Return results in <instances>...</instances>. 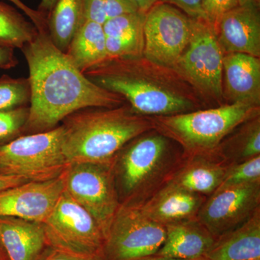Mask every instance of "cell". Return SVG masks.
Wrapping results in <instances>:
<instances>
[{
	"label": "cell",
	"instance_id": "obj_41",
	"mask_svg": "<svg viewBox=\"0 0 260 260\" xmlns=\"http://www.w3.org/2000/svg\"><path fill=\"white\" fill-rule=\"evenodd\" d=\"M239 5L259 4V0H238Z\"/></svg>",
	"mask_w": 260,
	"mask_h": 260
},
{
	"label": "cell",
	"instance_id": "obj_16",
	"mask_svg": "<svg viewBox=\"0 0 260 260\" xmlns=\"http://www.w3.org/2000/svg\"><path fill=\"white\" fill-rule=\"evenodd\" d=\"M206 198L169 183L139 208L148 218L166 226L197 218Z\"/></svg>",
	"mask_w": 260,
	"mask_h": 260
},
{
	"label": "cell",
	"instance_id": "obj_2",
	"mask_svg": "<svg viewBox=\"0 0 260 260\" xmlns=\"http://www.w3.org/2000/svg\"><path fill=\"white\" fill-rule=\"evenodd\" d=\"M83 73L99 86L120 95L141 115H174L198 110L203 104L175 70L143 56L107 59Z\"/></svg>",
	"mask_w": 260,
	"mask_h": 260
},
{
	"label": "cell",
	"instance_id": "obj_4",
	"mask_svg": "<svg viewBox=\"0 0 260 260\" xmlns=\"http://www.w3.org/2000/svg\"><path fill=\"white\" fill-rule=\"evenodd\" d=\"M186 157L180 145L155 129L129 142L112 165L121 206L146 203L169 184Z\"/></svg>",
	"mask_w": 260,
	"mask_h": 260
},
{
	"label": "cell",
	"instance_id": "obj_12",
	"mask_svg": "<svg viewBox=\"0 0 260 260\" xmlns=\"http://www.w3.org/2000/svg\"><path fill=\"white\" fill-rule=\"evenodd\" d=\"M260 210V180L216 189L197 219L215 239L240 226Z\"/></svg>",
	"mask_w": 260,
	"mask_h": 260
},
{
	"label": "cell",
	"instance_id": "obj_8",
	"mask_svg": "<svg viewBox=\"0 0 260 260\" xmlns=\"http://www.w3.org/2000/svg\"><path fill=\"white\" fill-rule=\"evenodd\" d=\"M42 225L49 247L101 259L104 243L102 229L91 215L64 191Z\"/></svg>",
	"mask_w": 260,
	"mask_h": 260
},
{
	"label": "cell",
	"instance_id": "obj_18",
	"mask_svg": "<svg viewBox=\"0 0 260 260\" xmlns=\"http://www.w3.org/2000/svg\"><path fill=\"white\" fill-rule=\"evenodd\" d=\"M165 242L155 255L181 259L205 257L215 238L197 218L166 225Z\"/></svg>",
	"mask_w": 260,
	"mask_h": 260
},
{
	"label": "cell",
	"instance_id": "obj_22",
	"mask_svg": "<svg viewBox=\"0 0 260 260\" xmlns=\"http://www.w3.org/2000/svg\"><path fill=\"white\" fill-rule=\"evenodd\" d=\"M65 54L82 73L107 59L106 36L102 24L82 21Z\"/></svg>",
	"mask_w": 260,
	"mask_h": 260
},
{
	"label": "cell",
	"instance_id": "obj_26",
	"mask_svg": "<svg viewBox=\"0 0 260 260\" xmlns=\"http://www.w3.org/2000/svg\"><path fill=\"white\" fill-rule=\"evenodd\" d=\"M30 87L28 78H14L3 75L0 78V111L28 107Z\"/></svg>",
	"mask_w": 260,
	"mask_h": 260
},
{
	"label": "cell",
	"instance_id": "obj_14",
	"mask_svg": "<svg viewBox=\"0 0 260 260\" xmlns=\"http://www.w3.org/2000/svg\"><path fill=\"white\" fill-rule=\"evenodd\" d=\"M215 32L224 54L243 53L259 57V4L239 5L227 12Z\"/></svg>",
	"mask_w": 260,
	"mask_h": 260
},
{
	"label": "cell",
	"instance_id": "obj_25",
	"mask_svg": "<svg viewBox=\"0 0 260 260\" xmlns=\"http://www.w3.org/2000/svg\"><path fill=\"white\" fill-rule=\"evenodd\" d=\"M39 32L35 25L18 10L0 2V46L22 49Z\"/></svg>",
	"mask_w": 260,
	"mask_h": 260
},
{
	"label": "cell",
	"instance_id": "obj_24",
	"mask_svg": "<svg viewBox=\"0 0 260 260\" xmlns=\"http://www.w3.org/2000/svg\"><path fill=\"white\" fill-rule=\"evenodd\" d=\"M83 21V0H57L47 18V32L51 42L66 52Z\"/></svg>",
	"mask_w": 260,
	"mask_h": 260
},
{
	"label": "cell",
	"instance_id": "obj_17",
	"mask_svg": "<svg viewBox=\"0 0 260 260\" xmlns=\"http://www.w3.org/2000/svg\"><path fill=\"white\" fill-rule=\"evenodd\" d=\"M0 242L10 260H40L49 248L42 223L10 217L0 218Z\"/></svg>",
	"mask_w": 260,
	"mask_h": 260
},
{
	"label": "cell",
	"instance_id": "obj_15",
	"mask_svg": "<svg viewBox=\"0 0 260 260\" xmlns=\"http://www.w3.org/2000/svg\"><path fill=\"white\" fill-rule=\"evenodd\" d=\"M223 75V99L231 104L260 107L259 57L243 53L224 54Z\"/></svg>",
	"mask_w": 260,
	"mask_h": 260
},
{
	"label": "cell",
	"instance_id": "obj_13",
	"mask_svg": "<svg viewBox=\"0 0 260 260\" xmlns=\"http://www.w3.org/2000/svg\"><path fill=\"white\" fill-rule=\"evenodd\" d=\"M64 175L65 172L51 180L28 181L0 191V218L44 223L64 192Z\"/></svg>",
	"mask_w": 260,
	"mask_h": 260
},
{
	"label": "cell",
	"instance_id": "obj_40",
	"mask_svg": "<svg viewBox=\"0 0 260 260\" xmlns=\"http://www.w3.org/2000/svg\"><path fill=\"white\" fill-rule=\"evenodd\" d=\"M0 260H10L1 242H0Z\"/></svg>",
	"mask_w": 260,
	"mask_h": 260
},
{
	"label": "cell",
	"instance_id": "obj_9",
	"mask_svg": "<svg viewBox=\"0 0 260 260\" xmlns=\"http://www.w3.org/2000/svg\"><path fill=\"white\" fill-rule=\"evenodd\" d=\"M165 225L139 208L120 206L103 246L102 260H139L155 255L165 242Z\"/></svg>",
	"mask_w": 260,
	"mask_h": 260
},
{
	"label": "cell",
	"instance_id": "obj_27",
	"mask_svg": "<svg viewBox=\"0 0 260 260\" xmlns=\"http://www.w3.org/2000/svg\"><path fill=\"white\" fill-rule=\"evenodd\" d=\"M29 116V107L0 111V147L23 135Z\"/></svg>",
	"mask_w": 260,
	"mask_h": 260
},
{
	"label": "cell",
	"instance_id": "obj_33",
	"mask_svg": "<svg viewBox=\"0 0 260 260\" xmlns=\"http://www.w3.org/2000/svg\"><path fill=\"white\" fill-rule=\"evenodd\" d=\"M23 11L30 21L35 25L39 31H47V17L38 10H34L25 4L21 0H8Z\"/></svg>",
	"mask_w": 260,
	"mask_h": 260
},
{
	"label": "cell",
	"instance_id": "obj_34",
	"mask_svg": "<svg viewBox=\"0 0 260 260\" xmlns=\"http://www.w3.org/2000/svg\"><path fill=\"white\" fill-rule=\"evenodd\" d=\"M40 260H102L99 258L88 257L77 255V254H71L58 249H53L49 247L47 251L43 254Z\"/></svg>",
	"mask_w": 260,
	"mask_h": 260
},
{
	"label": "cell",
	"instance_id": "obj_32",
	"mask_svg": "<svg viewBox=\"0 0 260 260\" xmlns=\"http://www.w3.org/2000/svg\"><path fill=\"white\" fill-rule=\"evenodd\" d=\"M181 10L191 18L203 20V0H161Z\"/></svg>",
	"mask_w": 260,
	"mask_h": 260
},
{
	"label": "cell",
	"instance_id": "obj_38",
	"mask_svg": "<svg viewBox=\"0 0 260 260\" xmlns=\"http://www.w3.org/2000/svg\"><path fill=\"white\" fill-rule=\"evenodd\" d=\"M57 0H42L39 6V11L47 17L50 14L51 10L54 8Z\"/></svg>",
	"mask_w": 260,
	"mask_h": 260
},
{
	"label": "cell",
	"instance_id": "obj_39",
	"mask_svg": "<svg viewBox=\"0 0 260 260\" xmlns=\"http://www.w3.org/2000/svg\"><path fill=\"white\" fill-rule=\"evenodd\" d=\"M139 260H209L207 259L206 257H200L198 259H175V258L165 257V256H161L158 255H153L150 256H147V257L143 258V259Z\"/></svg>",
	"mask_w": 260,
	"mask_h": 260
},
{
	"label": "cell",
	"instance_id": "obj_37",
	"mask_svg": "<svg viewBox=\"0 0 260 260\" xmlns=\"http://www.w3.org/2000/svg\"><path fill=\"white\" fill-rule=\"evenodd\" d=\"M140 11L146 13L154 5L160 0H131Z\"/></svg>",
	"mask_w": 260,
	"mask_h": 260
},
{
	"label": "cell",
	"instance_id": "obj_42",
	"mask_svg": "<svg viewBox=\"0 0 260 260\" xmlns=\"http://www.w3.org/2000/svg\"><path fill=\"white\" fill-rule=\"evenodd\" d=\"M251 260H260V259H251Z\"/></svg>",
	"mask_w": 260,
	"mask_h": 260
},
{
	"label": "cell",
	"instance_id": "obj_30",
	"mask_svg": "<svg viewBox=\"0 0 260 260\" xmlns=\"http://www.w3.org/2000/svg\"><path fill=\"white\" fill-rule=\"evenodd\" d=\"M88 20L104 24L107 20L104 0H83V21Z\"/></svg>",
	"mask_w": 260,
	"mask_h": 260
},
{
	"label": "cell",
	"instance_id": "obj_36",
	"mask_svg": "<svg viewBox=\"0 0 260 260\" xmlns=\"http://www.w3.org/2000/svg\"><path fill=\"white\" fill-rule=\"evenodd\" d=\"M27 179L18 176L5 175L0 174V191L28 182Z\"/></svg>",
	"mask_w": 260,
	"mask_h": 260
},
{
	"label": "cell",
	"instance_id": "obj_21",
	"mask_svg": "<svg viewBox=\"0 0 260 260\" xmlns=\"http://www.w3.org/2000/svg\"><path fill=\"white\" fill-rule=\"evenodd\" d=\"M205 257L209 260L260 259V210L240 226L217 238Z\"/></svg>",
	"mask_w": 260,
	"mask_h": 260
},
{
	"label": "cell",
	"instance_id": "obj_29",
	"mask_svg": "<svg viewBox=\"0 0 260 260\" xmlns=\"http://www.w3.org/2000/svg\"><path fill=\"white\" fill-rule=\"evenodd\" d=\"M237 6L238 0H203V20L209 23L215 30L222 16Z\"/></svg>",
	"mask_w": 260,
	"mask_h": 260
},
{
	"label": "cell",
	"instance_id": "obj_3",
	"mask_svg": "<svg viewBox=\"0 0 260 260\" xmlns=\"http://www.w3.org/2000/svg\"><path fill=\"white\" fill-rule=\"evenodd\" d=\"M62 151L70 164L112 166L123 147L155 129L150 116L135 112L129 104L114 108L80 109L62 121Z\"/></svg>",
	"mask_w": 260,
	"mask_h": 260
},
{
	"label": "cell",
	"instance_id": "obj_31",
	"mask_svg": "<svg viewBox=\"0 0 260 260\" xmlns=\"http://www.w3.org/2000/svg\"><path fill=\"white\" fill-rule=\"evenodd\" d=\"M104 7L107 20L140 11L131 0H104Z\"/></svg>",
	"mask_w": 260,
	"mask_h": 260
},
{
	"label": "cell",
	"instance_id": "obj_28",
	"mask_svg": "<svg viewBox=\"0 0 260 260\" xmlns=\"http://www.w3.org/2000/svg\"><path fill=\"white\" fill-rule=\"evenodd\" d=\"M256 180H260V155L229 167L218 189Z\"/></svg>",
	"mask_w": 260,
	"mask_h": 260
},
{
	"label": "cell",
	"instance_id": "obj_23",
	"mask_svg": "<svg viewBox=\"0 0 260 260\" xmlns=\"http://www.w3.org/2000/svg\"><path fill=\"white\" fill-rule=\"evenodd\" d=\"M212 154L229 167L260 155L259 115L236 127Z\"/></svg>",
	"mask_w": 260,
	"mask_h": 260
},
{
	"label": "cell",
	"instance_id": "obj_20",
	"mask_svg": "<svg viewBox=\"0 0 260 260\" xmlns=\"http://www.w3.org/2000/svg\"><path fill=\"white\" fill-rule=\"evenodd\" d=\"M229 167L213 154L186 156L169 183L208 197L221 184Z\"/></svg>",
	"mask_w": 260,
	"mask_h": 260
},
{
	"label": "cell",
	"instance_id": "obj_35",
	"mask_svg": "<svg viewBox=\"0 0 260 260\" xmlns=\"http://www.w3.org/2000/svg\"><path fill=\"white\" fill-rule=\"evenodd\" d=\"M18 64V60L15 54V49L0 46V68L10 70Z\"/></svg>",
	"mask_w": 260,
	"mask_h": 260
},
{
	"label": "cell",
	"instance_id": "obj_7",
	"mask_svg": "<svg viewBox=\"0 0 260 260\" xmlns=\"http://www.w3.org/2000/svg\"><path fill=\"white\" fill-rule=\"evenodd\" d=\"M223 55L213 27L192 18L189 44L173 69L203 100L220 102L223 100Z\"/></svg>",
	"mask_w": 260,
	"mask_h": 260
},
{
	"label": "cell",
	"instance_id": "obj_11",
	"mask_svg": "<svg viewBox=\"0 0 260 260\" xmlns=\"http://www.w3.org/2000/svg\"><path fill=\"white\" fill-rule=\"evenodd\" d=\"M191 20L181 10L161 0L154 5L145 13L143 56L173 69L189 44Z\"/></svg>",
	"mask_w": 260,
	"mask_h": 260
},
{
	"label": "cell",
	"instance_id": "obj_19",
	"mask_svg": "<svg viewBox=\"0 0 260 260\" xmlns=\"http://www.w3.org/2000/svg\"><path fill=\"white\" fill-rule=\"evenodd\" d=\"M145 19V13L137 11L109 19L103 24L107 59L143 56Z\"/></svg>",
	"mask_w": 260,
	"mask_h": 260
},
{
	"label": "cell",
	"instance_id": "obj_6",
	"mask_svg": "<svg viewBox=\"0 0 260 260\" xmlns=\"http://www.w3.org/2000/svg\"><path fill=\"white\" fill-rule=\"evenodd\" d=\"M63 126L21 135L0 147V174L29 181L56 179L70 167L62 151Z\"/></svg>",
	"mask_w": 260,
	"mask_h": 260
},
{
	"label": "cell",
	"instance_id": "obj_1",
	"mask_svg": "<svg viewBox=\"0 0 260 260\" xmlns=\"http://www.w3.org/2000/svg\"><path fill=\"white\" fill-rule=\"evenodd\" d=\"M28 66L29 116L25 132L54 129L67 116L90 107L114 108L125 104L120 95L102 88L77 68L47 31L21 49Z\"/></svg>",
	"mask_w": 260,
	"mask_h": 260
},
{
	"label": "cell",
	"instance_id": "obj_5",
	"mask_svg": "<svg viewBox=\"0 0 260 260\" xmlns=\"http://www.w3.org/2000/svg\"><path fill=\"white\" fill-rule=\"evenodd\" d=\"M259 112V107L235 103L150 118L155 129L180 145L186 156H191L213 153L233 130Z\"/></svg>",
	"mask_w": 260,
	"mask_h": 260
},
{
	"label": "cell",
	"instance_id": "obj_10",
	"mask_svg": "<svg viewBox=\"0 0 260 260\" xmlns=\"http://www.w3.org/2000/svg\"><path fill=\"white\" fill-rule=\"evenodd\" d=\"M64 191L91 215L105 239L121 206L112 166L70 164L65 171Z\"/></svg>",
	"mask_w": 260,
	"mask_h": 260
}]
</instances>
